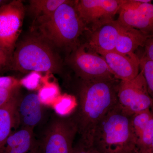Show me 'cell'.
<instances>
[{"label": "cell", "mask_w": 153, "mask_h": 153, "mask_svg": "<svg viewBox=\"0 0 153 153\" xmlns=\"http://www.w3.org/2000/svg\"><path fill=\"white\" fill-rule=\"evenodd\" d=\"M80 80L75 97L77 105L69 116L77 129L78 141L92 145L97 127L118 103L117 88L120 80L116 79Z\"/></svg>", "instance_id": "cell-1"}, {"label": "cell", "mask_w": 153, "mask_h": 153, "mask_svg": "<svg viewBox=\"0 0 153 153\" xmlns=\"http://www.w3.org/2000/svg\"><path fill=\"white\" fill-rule=\"evenodd\" d=\"M15 48L10 63L13 70L60 73L62 63L55 47L38 33L27 36Z\"/></svg>", "instance_id": "cell-2"}, {"label": "cell", "mask_w": 153, "mask_h": 153, "mask_svg": "<svg viewBox=\"0 0 153 153\" xmlns=\"http://www.w3.org/2000/svg\"><path fill=\"white\" fill-rule=\"evenodd\" d=\"M130 118L117 103L97 127L92 145L100 153H128L135 149Z\"/></svg>", "instance_id": "cell-3"}, {"label": "cell", "mask_w": 153, "mask_h": 153, "mask_svg": "<svg viewBox=\"0 0 153 153\" xmlns=\"http://www.w3.org/2000/svg\"><path fill=\"white\" fill-rule=\"evenodd\" d=\"M38 34L55 48L73 49L86 29L79 16L75 1H68L59 7L45 22L34 27Z\"/></svg>", "instance_id": "cell-4"}, {"label": "cell", "mask_w": 153, "mask_h": 153, "mask_svg": "<svg viewBox=\"0 0 153 153\" xmlns=\"http://www.w3.org/2000/svg\"><path fill=\"white\" fill-rule=\"evenodd\" d=\"M77 129L70 117H52L38 146L40 153H73Z\"/></svg>", "instance_id": "cell-5"}, {"label": "cell", "mask_w": 153, "mask_h": 153, "mask_svg": "<svg viewBox=\"0 0 153 153\" xmlns=\"http://www.w3.org/2000/svg\"><path fill=\"white\" fill-rule=\"evenodd\" d=\"M68 61L77 76L83 81L116 79L103 57L85 45L74 48Z\"/></svg>", "instance_id": "cell-6"}, {"label": "cell", "mask_w": 153, "mask_h": 153, "mask_svg": "<svg viewBox=\"0 0 153 153\" xmlns=\"http://www.w3.org/2000/svg\"><path fill=\"white\" fill-rule=\"evenodd\" d=\"M118 104L128 115L149 109L153 100L149 94L142 71L134 79L120 80L117 88Z\"/></svg>", "instance_id": "cell-7"}, {"label": "cell", "mask_w": 153, "mask_h": 153, "mask_svg": "<svg viewBox=\"0 0 153 153\" xmlns=\"http://www.w3.org/2000/svg\"><path fill=\"white\" fill-rule=\"evenodd\" d=\"M126 0L75 1L77 13L91 31L114 20Z\"/></svg>", "instance_id": "cell-8"}, {"label": "cell", "mask_w": 153, "mask_h": 153, "mask_svg": "<svg viewBox=\"0 0 153 153\" xmlns=\"http://www.w3.org/2000/svg\"><path fill=\"white\" fill-rule=\"evenodd\" d=\"M25 9L22 1H9L0 7V45L13 55L22 30Z\"/></svg>", "instance_id": "cell-9"}, {"label": "cell", "mask_w": 153, "mask_h": 153, "mask_svg": "<svg viewBox=\"0 0 153 153\" xmlns=\"http://www.w3.org/2000/svg\"><path fill=\"white\" fill-rule=\"evenodd\" d=\"M117 20L126 27L139 30L149 36L153 35V4L126 0L118 13Z\"/></svg>", "instance_id": "cell-10"}, {"label": "cell", "mask_w": 153, "mask_h": 153, "mask_svg": "<svg viewBox=\"0 0 153 153\" xmlns=\"http://www.w3.org/2000/svg\"><path fill=\"white\" fill-rule=\"evenodd\" d=\"M126 26L114 20L91 31L85 47L100 55L114 51L118 38Z\"/></svg>", "instance_id": "cell-11"}, {"label": "cell", "mask_w": 153, "mask_h": 153, "mask_svg": "<svg viewBox=\"0 0 153 153\" xmlns=\"http://www.w3.org/2000/svg\"><path fill=\"white\" fill-rule=\"evenodd\" d=\"M44 107L38 94L30 93L20 97L16 114L15 128H22L34 129L43 120Z\"/></svg>", "instance_id": "cell-12"}, {"label": "cell", "mask_w": 153, "mask_h": 153, "mask_svg": "<svg viewBox=\"0 0 153 153\" xmlns=\"http://www.w3.org/2000/svg\"><path fill=\"white\" fill-rule=\"evenodd\" d=\"M104 58L116 79L129 80L140 72V58L135 54L124 55L113 51L100 55Z\"/></svg>", "instance_id": "cell-13"}, {"label": "cell", "mask_w": 153, "mask_h": 153, "mask_svg": "<svg viewBox=\"0 0 153 153\" xmlns=\"http://www.w3.org/2000/svg\"><path fill=\"white\" fill-rule=\"evenodd\" d=\"M34 129L22 128L13 132L7 139L1 153H29L37 142Z\"/></svg>", "instance_id": "cell-14"}, {"label": "cell", "mask_w": 153, "mask_h": 153, "mask_svg": "<svg viewBox=\"0 0 153 153\" xmlns=\"http://www.w3.org/2000/svg\"><path fill=\"white\" fill-rule=\"evenodd\" d=\"M20 97L19 91L0 107V153L13 132L12 130L15 128L16 111Z\"/></svg>", "instance_id": "cell-15"}, {"label": "cell", "mask_w": 153, "mask_h": 153, "mask_svg": "<svg viewBox=\"0 0 153 153\" xmlns=\"http://www.w3.org/2000/svg\"><path fill=\"white\" fill-rule=\"evenodd\" d=\"M148 37L139 30L126 27L118 38L115 51L124 55H132L139 47H144Z\"/></svg>", "instance_id": "cell-16"}, {"label": "cell", "mask_w": 153, "mask_h": 153, "mask_svg": "<svg viewBox=\"0 0 153 153\" xmlns=\"http://www.w3.org/2000/svg\"><path fill=\"white\" fill-rule=\"evenodd\" d=\"M67 0H31L30 10L34 17L33 25L37 26L50 18L59 7Z\"/></svg>", "instance_id": "cell-17"}, {"label": "cell", "mask_w": 153, "mask_h": 153, "mask_svg": "<svg viewBox=\"0 0 153 153\" xmlns=\"http://www.w3.org/2000/svg\"><path fill=\"white\" fill-rule=\"evenodd\" d=\"M140 68L144 76L149 94L153 100V61L143 55L140 58Z\"/></svg>", "instance_id": "cell-18"}, {"label": "cell", "mask_w": 153, "mask_h": 153, "mask_svg": "<svg viewBox=\"0 0 153 153\" xmlns=\"http://www.w3.org/2000/svg\"><path fill=\"white\" fill-rule=\"evenodd\" d=\"M40 73L36 71L30 72L26 77L20 80L21 85H25L30 89H34L38 85V80L41 77Z\"/></svg>", "instance_id": "cell-19"}, {"label": "cell", "mask_w": 153, "mask_h": 153, "mask_svg": "<svg viewBox=\"0 0 153 153\" xmlns=\"http://www.w3.org/2000/svg\"><path fill=\"white\" fill-rule=\"evenodd\" d=\"M21 86L0 89V107L7 103L13 96L20 91Z\"/></svg>", "instance_id": "cell-20"}, {"label": "cell", "mask_w": 153, "mask_h": 153, "mask_svg": "<svg viewBox=\"0 0 153 153\" xmlns=\"http://www.w3.org/2000/svg\"><path fill=\"white\" fill-rule=\"evenodd\" d=\"M21 86L20 80L14 76H0V89Z\"/></svg>", "instance_id": "cell-21"}, {"label": "cell", "mask_w": 153, "mask_h": 153, "mask_svg": "<svg viewBox=\"0 0 153 153\" xmlns=\"http://www.w3.org/2000/svg\"><path fill=\"white\" fill-rule=\"evenodd\" d=\"M73 153H100L93 145H87L78 141L74 145Z\"/></svg>", "instance_id": "cell-22"}, {"label": "cell", "mask_w": 153, "mask_h": 153, "mask_svg": "<svg viewBox=\"0 0 153 153\" xmlns=\"http://www.w3.org/2000/svg\"><path fill=\"white\" fill-rule=\"evenodd\" d=\"M144 55L153 61V35L149 36L145 43Z\"/></svg>", "instance_id": "cell-23"}, {"label": "cell", "mask_w": 153, "mask_h": 153, "mask_svg": "<svg viewBox=\"0 0 153 153\" xmlns=\"http://www.w3.org/2000/svg\"><path fill=\"white\" fill-rule=\"evenodd\" d=\"M12 55L0 45V63L6 66L10 63Z\"/></svg>", "instance_id": "cell-24"}, {"label": "cell", "mask_w": 153, "mask_h": 153, "mask_svg": "<svg viewBox=\"0 0 153 153\" xmlns=\"http://www.w3.org/2000/svg\"><path fill=\"white\" fill-rule=\"evenodd\" d=\"M29 153H40L39 152V149H38V143L37 142V143L35 146L33 148V149Z\"/></svg>", "instance_id": "cell-25"}, {"label": "cell", "mask_w": 153, "mask_h": 153, "mask_svg": "<svg viewBox=\"0 0 153 153\" xmlns=\"http://www.w3.org/2000/svg\"><path fill=\"white\" fill-rule=\"evenodd\" d=\"M9 1H4V0H0V7L4 5L7 3H8Z\"/></svg>", "instance_id": "cell-26"}, {"label": "cell", "mask_w": 153, "mask_h": 153, "mask_svg": "<svg viewBox=\"0 0 153 153\" xmlns=\"http://www.w3.org/2000/svg\"><path fill=\"white\" fill-rule=\"evenodd\" d=\"M128 153H139L138 152H137L135 149L134 150L132 151L131 152H130Z\"/></svg>", "instance_id": "cell-27"}, {"label": "cell", "mask_w": 153, "mask_h": 153, "mask_svg": "<svg viewBox=\"0 0 153 153\" xmlns=\"http://www.w3.org/2000/svg\"><path fill=\"white\" fill-rule=\"evenodd\" d=\"M4 65H2V64H1V63H0V70H1V69L2 68H3V67H4Z\"/></svg>", "instance_id": "cell-28"}, {"label": "cell", "mask_w": 153, "mask_h": 153, "mask_svg": "<svg viewBox=\"0 0 153 153\" xmlns=\"http://www.w3.org/2000/svg\"><path fill=\"white\" fill-rule=\"evenodd\" d=\"M152 153H153V138L152 140Z\"/></svg>", "instance_id": "cell-29"}]
</instances>
